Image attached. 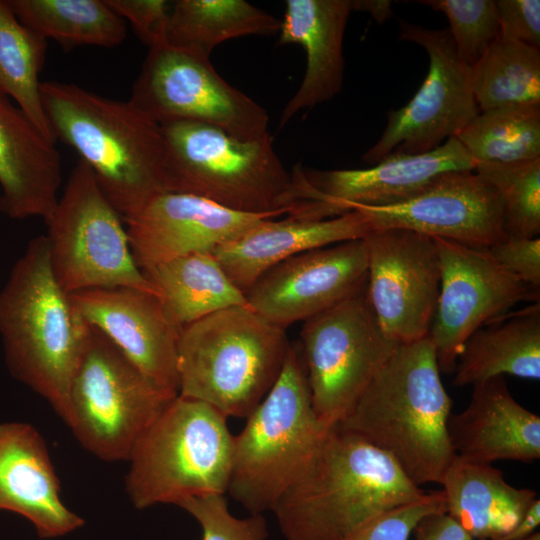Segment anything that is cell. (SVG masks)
<instances>
[{
    "instance_id": "6da1fadb",
    "label": "cell",
    "mask_w": 540,
    "mask_h": 540,
    "mask_svg": "<svg viewBox=\"0 0 540 540\" xmlns=\"http://www.w3.org/2000/svg\"><path fill=\"white\" fill-rule=\"evenodd\" d=\"M440 373L429 336L400 344L338 424L389 455L419 487L439 484L456 456Z\"/></svg>"
},
{
    "instance_id": "7a4b0ae2",
    "label": "cell",
    "mask_w": 540,
    "mask_h": 540,
    "mask_svg": "<svg viewBox=\"0 0 540 540\" xmlns=\"http://www.w3.org/2000/svg\"><path fill=\"white\" fill-rule=\"evenodd\" d=\"M425 494L389 455L336 425L272 512L286 540H348Z\"/></svg>"
},
{
    "instance_id": "3957f363",
    "label": "cell",
    "mask_w": 540,
    "mask_h": 540,
    "mask_svg": "<svg viewBox=\"0 0 540 540\" xmlns=\"http://www.w3.org/2000/svg\"><path fill=\"white\" fill-rule=\"evenodd\" d=\"M42 103L56 139L72 147L122 219L167 192L161 124L130 100L107 98L77 84L41 82Z\"/></svg>"
},
{
    "instance_id": "277c9868",
    "label": "cell",
    "mask_w": 540,
    "mask_h": 540,
    "mask_svg": "<svg viewBox=\"0 0 540 540\" xmlns=\"http://www.w3.org/2000/svg\"><path fill=\"white\" fill-rule=\"evenodd\" d=\"M92 327L58 284L45 235L31 239L0 291V335L10 372L65 422Z\"/></svg>"
},
{
    "instance_id": "5b68a950",
    "label": "cell",
    "mask_w": 540,
    "mask_h": 540,
    "mask_svg": "<svg viewBox=\"0 0 540 540\" xmlns=\"http://www.w3.org/2000/svg\"><path fill=\"white\" fill-rule=\"evenodd\" d=\"M290 346L286 329L247 306L215 312L181 330L178 395L247 418L280 376Z\"/></svg>"
},
{
    "instance_id": "8992f818",
    "label": "cell",
    "mask_w": 540,
    "mask_h": 540,
    "mask_svg": "<svg viewBox=\"0 0 540 540\" xmlns=\"http://www.w3.org/2000/svg\"><path fill=\"white\" fill-rule=\"evenodd\" d=\"M234 435L227 493L249 514L272 511L331 428L314 414L299 342L277 381Z\"/></svg>"
},
{
    "instance_id": "52a82bcc",
    "label": "cell",
    "mask_w": 540,
    "mask_h": 540,
    "mask_svg": "<svg viewBox=\"0 0 540 540\" xmlns=\"http://www.w3.org/2000/svg\"><path fill=\"white\" fill-rule=\"evenodd\" d=\"M167 192L191 194L250 214H288L296 203L292 173L270 133L242 140L203 123L161 124Z\"/></svg>"
},
{
    "instance_id": "ba28073f",
    "label": "cell",
    "mask_w": 540,
    "mask_h": 540,
    "mask_svg": "<svg viewBox=\"0 0 540 540\" xmlns=\"http://www.w3.org/2000/svg\"><path fill=\"white\" fill-rule=\"evenodd\" d=\"M234 435L209 404L177 395L137 441L126 493L137 509L226 494Z\"/></svg>"
},
{
    "instance_id": "9c48e42d",
    "label": "cell",
    "mask_w": 540,
    "mask_h": 540,
    "mask_svg": "<svg viewBox=\"0 0 540 540\" xmlns=\"http://www.w3.org/2000/svg\"><path fill=\"white\" fill-rule=\"evenodd\" d=\"M122 220L79 159L45 220L51 268L65 293L127 287L158 295L134 261Z\"/></svg>"
},
{
    "instance_id": "30bf717a",
    "label": "cell",
    "mask_w": 540,
    "mask_h": 540,
    "mask_svg": "<svg viewBox=\"0 0 540 540\" xmlns=\"http://www.w3.org/2000/svg\"><path fill=\"white\" fill-rule=\"evenodd\" d=\"M176 396L151 382L92 327L71 383L66 425L99 459L128 461L139 438Z\"/></svg>"
},
{
    "instance_id": "8fae6325",
    "label": "cell",
    "mask_w": 540,
    "mask_h": 540,
    "mask_svg": "<svg viewBox=\"0 0 540 540\" xmlns=\"http://www.w3.org/2000/svg\"><path fill=\"white\" fill-rule=\"evenodd\" d=\"M311 404L328 427L341 423L400 345L381 329L366 294L355 293L304 321L300 331Z\"/></svg>"
},
{
    "instance_id": "7c38bea8",
    "label": "cell",
    "mask_w": 540,
    "mask_h": 540,
    "mask_svg": "<svg viewBox=\"0 0 540 540\" xmlns=\"http://www.w3.org/2000/svg\"><path fill=\"white\" fill-rule=\"evenodd\" d=\"M129 100L159 124L198 122L242 140L269 133L266 110L226 82L208 57L163 40L149 46Z\"/></svg>"
},
{
    "instance_id": "4fadbf2b",
    "label": "cell",
    "mask_w": 540,
    "mask_h": 540,
    "mask_svg": "<svg viewBox=\"0 0 540 540\" xmlns=\"http://www.w3.org/2000/svg\"><path fill=\"white\" fill-rule=\"evenodd\" d=\"M399 39L421 46L429 56L425 80L402 108L387 113V125L362 160L374 165L390 153L422 154L441 146L478 115L470 67L458 57L448 29L399 21Z\"/></svg>"
},
{
    "instance_id": "5bb4252c",
    "label": "cell",
    "mask_w": 540,
    "mask_h": 540,
    "mask_svg": "<svg viewBox=\"0 0 540 540\" xmlns=\"http://www.w3.org/2000/svg\"><path fill=\"white\" fill-rule=\"evenodd\" d=\"M440 290L429 330L441 372L453 373L467 339L522 301L539 302L532 289L504 269L488 249L434 238Z\"/></svg>"
},
{
    "instance_id": "9a60e30c",
    "label": "cell",
    "mask_w": 540,
    "mask_h": 540,
    "mask_svg": "<svg viewBox=\"0 0 540 540\" xmlns=\"http://www.w3.org/2000/svg\"><path fill=\"white\" fill-rule=\"evenodd\" d=\"M366 294L384 333L398 344L429 334L441 270L434 238L403 228L371 230Z\"/></svg>"
},
{
    "instance_id": "2e32d148",
    "label": "cell",
    "mask_w": 540,
    "mask_h": 540,
    "mask_svg": "<svg viewBox=\"0 0 540 540\" xmlns=\"http://www.w3.org/2000/svg\"><path fill=\"white\" fill-rule=\"evenodd\" d=\"M352 209L367 216L371 230L403 228L482 249L506 239L501 198L475 170L442 173L397 205Z\"/></svg>"
},
{
    "instance_id": "e0dca14e",
    "label": "cell",
    "mask_w": 540,
    "mask_h": 540,
    "mask_svg": "<svg viewBox=\"0 0 540 540\" xmlns=\"http://www.w3.org/2000/svg\"><path fill=\"white\" fill-rule=\"evenodd\" d=\"M363 239L340 242L288 258L266 271L245 294L250 309L286 329L340 303L367 279Z\"/></svg>"
},
{
    "instance_id": "ac0fdd59",
    "label": "cell",
    "mask_w": 540,
    "mask_h": 540,
    "mask_svg": "<svg viewBox=\"0 0 540 540\" xmlns=\"http://www.w3.org/2000/svg\"><path fill=\"white\" fill-rule=\"evenodd\" d=\"M279 213L234 211L191 194L163 192L124 219L135 263L144 272L192 253H212Z\"/></svg>"
},
{
    "instance_id": "d6986e66",
    "label": "cell",
    "mask_w": 540,
    "mask_h": 540,
    "mask_svg": "<svg viewBox=\"0 0 540 540\" xmlns=\"http://www.w3.org/2000/svg\"><path fill=\"white\" fill-rule=\"evenodd\" d=\"M87 323L107 337L151 382L178 395L181 330L155 293L127 287L95 288L69 295Z\"/></svg>"
},
{
    "instance_id": "ffe728a7",
    "label": "cell",
    "mask_w": 540,
    "mask_h": 540,
    "mask_svg": "<svg viewBox=\"0 0 540 540\" xmlns=\"http://www.w3.org/2000/svg\"><path fill=\"white\" fill-rule=\"evenodd\" d=\"M477 162L455 138L422 154L390 153L366 169L304 170L318 201L344 214L353 206L388 207L423 191L437 176L475 170Z\"/></svg>"
},
{
    "instance_id": "44dd1931",
    "label": "cell",
    "mask_w": 540,
    "mask_h": 540,
    "mask_svg": "<svg viewBox=\"0 0 540 540\" xmlns=\"http://www.w3.org/2000/svg\"><path fill=\"white\" fill-rule=\"evenodd\" d=\"M0 510L23 516L43 539L84 524L61 499V485L45 440L27 423L0 424Z\"/></svg>"
},
{
    "instance_id": "7402d4cb",
    "label": "cell",
    "mask_w": 540,
    "mask_h": 540,
    "mask_svg": "<svg viewBox=\"0 0 540 540\" xmlns=\"http://www.w3.org/2000/svg\"><path fill=\"white\" fill-rule=\"evenodd\" d=\"M467 407L449 416L454 453L466 460L533 462L540 457V417L519 404L504 376L472 386Z\"/></svg>"
},
{
    "instance_id": "603a6c76",
    "label": "cell",
    "mask_w": 540,
    "mask_h": 540,
    "mask_svg": "<svg viewBox=\"0 0 540 540\" xmlns=\"http://www.w3.org/2000/svg\"><path fill=\"white\" fill-rule=\"evenodd\" d=\"M61 181L55 142L0 93V211L12 219L45 221L57 205Z\"/></svg>"
},
{
    "instance_id": "cb8c5ba5",
    "label": "cell",
    "mask_w": 540,
    "mask_h": 540,
    "mask_svg": "<svg viewBox=\"0 0 540 540\" xmlns=\"http://www.w3.org/2000/svg\"><path fill=\"white\" fill-rule=\"evenodd\" d=\"M371 227L360 210L321 220L265 219L212 253L231 281L244 293L266 271L305 251L363 239Z\"/></svg>"
},
{
    "instance_id": "d4e9b609",
    "label": "cell",
    "mask_w": 540,
    "mask_h": 540,
    "mask_svg": "<svg viewBox=\"0 0 540 540\" xmlns=\"http://www.w3.org/2000/svg\"><path fill=\"white\" fill-rule=\"evenodd\" d=\"M351 0H287L278 44H299L306 52L304 78L283 109L280 127L299 111L337 95L343 85V41Z\"/></svg>"
},
{
    "instance_id": "484cf974",
    "label": "cell",
    "mask_w": 540,
    "mask_h": 540,
    "mask_svg": "<svg viewBox=\"0 0 540 540\" xmlns=\"http://www.w3.org/2000/svg\"><path fill=\"white\" fill-rule=\"evenodd\" d=\"M446 512L475 540L513 530L538 499L529 488L510 485L492 464L455 456L440 483Z\"/></svg>"
},
{
    "instance_id": "4316f807",
    "label": "cell",
    "mask_w": 540,
    "mask_h": 540,
    "mask_svg": "<svg viewBox=\"0 0 540 540\" xmlns=\"http://www.w3.org/2000/svg\"><path fill=\"white\" fill-rule=\"evenodd\" d=\"M453 384L473 386L511 375L540 379V303L506 313L476 330L465 342Z\"/></svg>"
},
{
    "instance_id": "83f0119b",
    "label": "cell",
    "mask_w": 540,
    "mask_h": 540,
    "mask_svg": "<svg viewBox=\"0 0 540 540\" xmlns=\"http://www.w3.org/2000/svg\"><path fill=\"white\" fill-rule=\"evenodd\" d=\"M155 286L166 314L180 330L220 310L248 306L213 253H192L143 272Z\"/></svg>"
},
{
    "instance_id": "f1b7e54d",
    "label": "cell",
    "mask_w": 540,
    "mask_h": 540,
    "mask_svg": "<svg viewBox=\"0 0 540 540\" xmlns=\"http://www.w3.org/2000/svg\"><path fill=\"white\" fill-rule=\"evenodd\" d=\"M281 21L244 0H177L169 11L163 41L210 57L221 43L279 32Z\"/></svg>"
},
{
    "instance_id": "f546056e",
    "label": "cell",
    "mask_w": 540,
    "mask_h": 540,
    "mask_svg": "<svg viewBox=\"0 0 540 540\" xmlns=\"http://www.w3.org/2000/svg\"><path fill=\"white\" fill-rule=\"evenodd\" d=\"M19 21L64 48L114 47L127 35V22L106 0H8Z\"/></svg>"
},
{
    "instance_id": "4dcf8cb0",
    "label": "cell",
    "mask_w": 540,
    "mask_h": 540,
    "mask_svg": "<svg viewBox=\"0 0 540 540\" xmlns=\"http://www.w3.org/2000/svg\"><path fill=\"white\" fill-rule=\"evenodd\" d=\"M47 43V39L19 21L8 0H0V93L12 98L36 127L55 142L39 81Z\"/></svg>"
},
{
    "instance_id": "1f68e13d",
    "label": "cell",
    "mask_w": 540,
    "mask_h": 540,
    "mask_svg": "<svg viewBox=\"0 0 540 540\" xmlns=\"http://www.w3.org/2000/svg\"><path fill=\"white\" fill-rule=\"evenodd\" d=\"M455 138L477 164L540 158V103L480 111Z\"/></svg>"
},
{
    "instance_id": "d6a6232c",
    "label": "cell",
    "mask_w": 540,
    "mask_h": 540,
    "mask_svg": "<svg viewBox=\"0 0 540 540\" xmlns=\"http://www.w3.org/2000/svg\"><path fill=\"white\" fill-rule=\"evenodd\" d=\"M479 111L516 104L540 103V49L498 37L470 68Z\"/></svg>"
},
{
    "instance_id": "836d02e7",
    "label": "cell",
    "mask_w": 540,
    "mask_h": 540,
    "mask_svg": "<svg viewBox=\"0 0 540 540\" xmlns=\"http://www.w3.org/2000/svg\"><path fill=\"white\" fill-rule=\"evenodd\" d=\"M475 171L498 192L506 238L540 233V158L513 163H479Z\"/></svg>"
},
{
    "instance_id": "e575fe53",
    "label": "cell",
    "mask_w": 540,
    "mask_h": 540,
    "mask_svg": "<svg viewBox=\"0 0 540 540\" xmlns=\"http://www.w3.org/2000/svg\"><path fill=\"white\" fill-rule=\"evenodd\" d=\"M418 3L447 17L456 53L470 68L499 37V16L494 0H424Z\"/></svg>"
},
{
    "instance_id": "d590c367",
    "label": "cell",
    "mask_w": 540,
    "mask_h": 540,
    "mask_svg": "<svg viewBox=\"0 0 540 540\" xmlns=\"http://www.w3.org/2000/svg\"><path fill=\"white\" fill-rule=\"evenodd\" d=\"M200 525L202 540H267L263 514L238 518L228 508L225 494L212 493L189 497L177 504Z\"/></svg>"
},
{
    "instance_id": "8d00e7d4",
    "label": "cell",
    "mask_w": 540,
    "mask_h": 540,
    "mask_svg": "<svg viewBox=\"0 0 540 540\" xmlns=\"http://www.w3.org/2000/svg\"><path fill=\"white\" fill-rule=\"evenodd\" d=\"M442 490L426 494L379 515L348 540H409L418 522L427 515L446 512Z\"/></svg>"
},
{
    "instance_id": "74e56055",
    "label": "cell",
    "mask_w": 540,
    "mask_h": 540,
    "mask_svg": "<svg viewBox=\"0 0 540 540\" xmlns=\"http://www.w3.org/2000/svg\"><path fill=\"white\" fill-rule=\"evenodd\" d=\"M509 273L532 289L540 287V238H506L488 249Z\"/></svg>"
},
{
    "instance_id": "f35d334b",
    "label": "cell",
    "mask_w": 540,
    "mask_h": 540,
    "mask_svg": "<svg viewBox=\"0 0 540 540\" xmlns=\"http://www.w3.org/2000/svg\"><path fill=\"white\" fill-rule=\"evenodd\" d=\"M148 46L163 40L170 5L164 0H106Z\"/></svg>"
},
{
    "instance_id": "ab89813d",
    "label": "cell",
    "mask_w": 540,
    "mask_h": 540,
    "mask_svg": "<svg viewBox=\"0 0 540 540\" xmlns=\"http://www.w3.org/2000/svg\"><path fill=\"white\" fill-rule=\"evenodd\" d=\"M499 36L540 47V1L497 0Z\"/></svg>"
},
{
    "instance_id": "60d3db41",
    "label": "cell",
    "mask_w": 540,
    "mask_h": 540,
    "mask_svg": "<svg viewBox=\"0 0 540 540\" xmlns=\"http://www.w3.org/2000/svg\"><path fill=\"white\" fill-rule=\"evenodd\" d=\"M412 535L414 540H474L447 512L425 516Z\"/></svg>"
},
{
    "instance_id": "b9f144b4",
    "label": "cell",
    "mask_w": 540,
    "mask_h": 540,
    "mask_svg": "<svg viewBox=\"0 0 540 540\" xmlns=\"http://www.w3.org/2000/svg\"><path fill=\"white\" fill-rule=\"evenodd\" d=\"M540 524L539 498L529 509L524 519L511 531L491 540H523L537 531Z\"/></svg>"
},
{
    "instance_id": "7bdbcfd3",
    "label": "cell",
    "mask_w": 540,
    "mask_h": 540,
    "mask_svg": "<svg viewBox=\"0 0 540 540\" xmlns=\"http://www.w3.org/2000/svg\"><path fill=\"white\" fill-rule=\"evenodd\" d=\"M352 10L370 14L382 24L393 15L392 2L388 0H351Z\"/></svg>"
},
{
    "instance_id": "ee69618b",
    "label": "cell",
    "mask_w": 540,
    "mask_h": 540,
    "mask_svg": "<svg viewBox=\"0 0 540 540\" xmlns=\"http://www.w3.org/2000/svg\"><path fill=\"white\" fill-rule=\"evenodd\" d=\"M523 540H540V532L536 531V532L532 533L530 536L526 537Z\"/></svg>"
}]
</instances>
